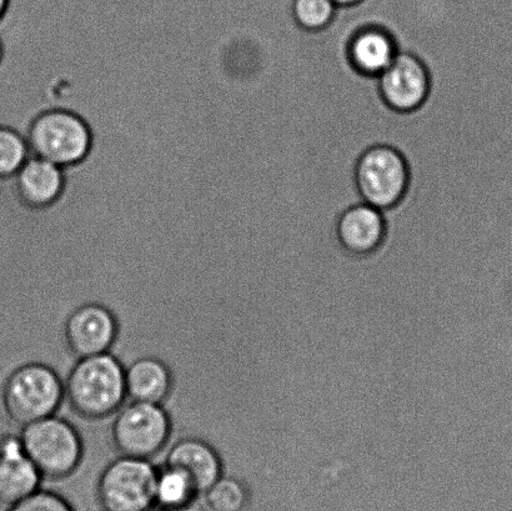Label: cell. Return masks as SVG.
<instances>
[{"label":"cell","mask_w":512,"mask_h":511,"mask_svg":"<svg viewBox=\"0 0 512 511\" xmlns=\"http://www.w3.org/2000/svg\"><path fill=\"white\" fill-rule=\"evenodd\" d=\"M65 399L79 417H112L125 404V367L112 353L78 359L64 382Z\"/></svg>","instance_id":"obj_1"},{"label":"cell","mask_w":512,"mask_h":511,"mask_svg":"<svg viewBox=\"0 0 512 511\" xmlns=\"http://www.w3.org/2000/svg\"><path fill=\"white\" fill-rule=\"evenodd\" d=\"M25 138L30 155L59 165L65 170L78 167L93 150V130L73 110H43L30 120Z\"/></svg>","instance_id":"obj_2"},{"label":"cell","mask_w":512,"mask_h":511,"mask_svg":"<svg viewBox=\"0 0 512 511\" xmlns=\"http://www.w3.org/2000/svg\"><path fill=\"white\" fill-rule=\"evenodd\" d=\"M64 399V380L43 363L20 365L3 385L5 413L22 428L57 414Z\"/></svg>","instance_id":"obj_3"},{"label":"cell","mask_w":512,"mask_h":511,"mask_svg":"<svg viewBox=\"0 0 512 511\" xmlns=\"http://www.w3.org/2000/svg\"><path fill=\"white\" fill-rule=\"evenodd\" d=\"M20 438L32 463L43 478L59 480L77 472L84 457L78 429L57 414L25 425Z\"/></svg>","instance_id":"obj_4"},{"label":"cell","mask_w":512,"mask_h":511,"mask_svg":"<svg viewBox=\"0 0 512 511\" xmlns=\"http://www.w3.org/2000/svg\"><path fill=\"white\" fill-rule=\"evenodd\" d=\"M410 178L408 159L393 145H371L356 160L354 180L360 199L383 212L404 199Z\"/></svg>","instance_id":"obj_5"},{"label":"cell","mask_w":512,"mask_h":511,"mask_svg":"<svg viewBox=\"0 0 512 511\" xmlns=\"http://www.w3.org/2000/svg\"><path fill=\"white\" fill-rule=\"evenodd\" d=\"M172 429V419L163 404L130 400L114 414L110 434L123 457L152 460L167 448Z\"/></svg>","instance_id":"obj_6"},{"label":"cell","mask_w":512,"mask_h":511,"mask_svg":"<svg viewBox=\"0 0 512 511\" xmlns=\"http://www.w3.org/2000/svg\"><path fill=\"white\" fill-rule=\"evenodd\" d=\"M157 473L152 460L120 455L98 479L100 507L103 511H145L154 507Z\"/></svg>","instance_id":"obj_7"},{"label":"cell","mask_w":512,"mask_h":511,"mask_svg":"<svg viewBox=\"0 0 512 511\" xmlns=\"http://www.w3.org/2000/svg\"><path fill=\"white\" fill-rule=\"evenodd\" d=\"M378 92L386 107L408 114L423 107L431 90L428 64L418 54L401 49L393 63L376 78Z\"/></svg>","instance_id":"obj_8"},{"label":"cell","mask_w":512,"mask_h":511,"mask_svg":"<svg viewBox=\"0 0 512 511\" xmlns=\"http://www.w3.org/2000/svg\"><path fill=\"white\" fill-rule=\"evenodd\" d=\"M119 323L115 314L100 303H85L68 315L65 344L78 359L110 353L117 342Z\"/></svg>","instance_id":"obj_9"},{"label":"cell","mask_w":512,"mask_h":511,"mask_svg":"<svg viewBox=\"0 0 512 511\" xmlns=\"http://www.w3.org/2000/svg\"><path fill=\"white\" fill-rule=\"evenodd\" d=\"M400 50L399 40L388 25L375 20L356 24L345 47L350 67L368 78H378Z\"/></svg>","instance_id":"obj_10"},{"label":"cell","mask_w":512,"mask_h":511,"mask_svg":"<svg viewBox=\"0 0 512 511\" xmlns=\"http://www.w3.org/2000/svg\"><path fill=\"white\" fill-rule=\"evenodd\" d=\"M12 180L19 203L33 212H43L63 198L67 170L47 160L30 157Z\"/></svg>","instance_id":"obj_11"},{"label":"cell","mask_w":512,"mask_h":511,"mask_svg":"<svg viewBox=\"0 0 512 511\" xmlns=\"http://www.w3.org/2000/svg\"><path fill=\"white\" fill-rule=\"evenodd\" d=\"M335 233L346 252L358 257L373 254L386 239L385 214L365 202L351 204L339 214Z\"/></svg>","instance_id":"obj_12"},{"label":"cell","mask_w":512,"mask_h":511,"mask_svg":"<svg viewBox=\"0 0 512 511\" xmlns=\"http://www.w3.org/2000/svg\"><path fill=\"white\" fill-rule=\"evenodd\" d=\"M42 474L25 453L19 435L0 438V504L12 507L40 489Z\"/></svg>","instance_id":"obj_13"},{"label":"cell","mask_w":512,"mask_h":511,"mask_svg":"<svg viewBox=\"0 0 512 511\" xmlns=\"http://www.w3.org/2000/svg\"><path fill=\"white\" fill-rule=\"evenodd\" d=\"M165 464L183 470L193 480L200 497L224 475L223 460L218 450L200 438L178 440L170 448Z\"/></svg>","instance_id":"obj_14"},{"label":"cell","mask_w":512,"mask_h":511,"mask_svg":"<svg viewBox=\"0 0 512 511\" xmlns=\"http://www.w3.org/2000/svg\"><path fill=\"white\" fill-rule=\"evenodd\" d=\"M173 387V372L162 359L142 357L125 368V389L133 402L164 404Z\"/></svg>","instance_id":"obj_15"},{"label":"cell","mask_w":512,"mask_h":511,"mask_svg":"<svg viewBox=\"0 0 512 511\" xmlns=\"http://www.w3.org/2000/svg\"><path fill=\"white\" fill-rule=\"evenodd\" d=\"M200 493L193 480L175 467L164 464L155 480V507L167 511H183L192 507Z\"/></svg>","instance_id":"obj_16"},{"label":"cell","mask_w":512,"mask_h":511,"mask_svg":"<svg viewBox=\"0 0 512 511\" xmlns=\"http://www.w3.org/2000/svg\"><path fill=\"white\" fill-rule=\"evenodd\" d=\"M207 511H247L250 492L242 480L233 477L219 478L202 494Z\"/></svg>","instance_id":"obj_17"},{"label":"cell","mask_w":512,"mask_h":511,"mask_svg":"<svg viewBox=\"0 0 512 511\" xmlns=\"http://www.w3.org/2000/svg\"><path fill=\"white\" fill-rule=\"evenodd\" d=\"M339 7L334 0H291L290 15L300 29L320 33L335 22Z\"/></svg>","instance_id":"obj_18"},{"label":"cell","mask_w":512,"mask_h":511,"mask_svg":"<svg viewBox=\"0 0 512 511\" xmlns=\"http://www.w3.org/2000/svg\"><path fill=\"white\" fill-rule=\"evenodd\" d=\"M30 157L25 134L8 125H0V182L12 180Z\"/></svg>","instance_id":"obj_19"},{"label":"cell","mask_w":512,"mask_h":511,"mask_svg":"<svg viewBox=\"0 0 512 511\" xmlns=\"http://www.w3.org/2000/svg\"><path fill=\"white\" fill-rule=\"evenodd\" d=\"M8 511H74V509L62 495L39 489L28 498L9 507Z\"/></svg>","instance_id":"obj_20"},{"label":"cell","mask_w":512,"mask_h":511,"mask_svg":"<svg viewBox=\"0 0 512 511\" xmlns=\"http://www.w3.org/2000/svg\"><path fill=\"white\" fill-rule=\"evenodd\" d=\"M340 9H353L363 5L366 0H334Z\"/></svg>","instance_id":"obj_21"},{"label":"cell","mask_w":512,"mask_h":511,"mask_svg":"<svg viewBox=\"0 0 512 511\" xmlns=\"http://www.w3.org/2000/svg\"><path fill=\"white\" fill-rule=\"evenodd\" d=\"M10 5V0H0V22H2L5 14H7Z\"/></svg>","instance_id":"obj_22"},{"label":"cell","mask_w":512,"mask_h":511,"mask_svg":"<svg viewBox=\"0 0 512 511\" xmlns=\"http://www.w3.org/2000/svg\"><path fill=\"white\" fill-rule=\"evenodd\" d=\"M4 58V45L2 39H0V64H2Z\"/></svg>","instance_id":"obj_23"},{"label":"cell","mask_w":512,"mask_h":511,"mask_svg":"<svg viewBox=\"0 0 512 511\" xmlns=\"http://www.w3.org/2000/svg\"><path fill=\"white\" fill-rule=\"evenodd\" d=\"M145 511H167V510H164V509H162V508L155 507V505H154V507H152V508H150V509H148V510H145Z\"/></svg>","instance_id":"obj_24"},{"label":"cell","mask_w":512,"mask_h":511,"mask_svg":"<svg viewBox=\"0 0 512 511\" xmlns=\"http://www.w3.org/2000/svg\"><path fill=\"white\" fill-rule=\"evenodd\" d=\"M503 118H504V110H503ZM501 134H503V125H501ZM500 147H501V139H500ZM498 154L500 155V148L498 149Z\"/></svg>","instance_id":"obj_25"},{"label":"cell","mask_w":512,"mask_h":511,"mask_svg":"<svg viewBox=\"0 0 512 511\" xmlns=\"http://www.w3.org/2000/svg\"><path fill=\"white\" fill-rule=\"evenodd\" d=\"M501 148H503V143H501ZM500 160H501V154H500ZM498 174H500V167L498 168Z\"/></svg>","instance_id":"obj_26"}]
</instances>
